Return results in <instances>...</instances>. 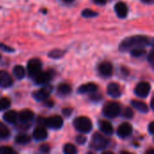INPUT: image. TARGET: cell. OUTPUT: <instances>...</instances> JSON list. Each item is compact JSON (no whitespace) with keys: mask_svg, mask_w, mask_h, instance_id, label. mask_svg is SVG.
<instances>
[{"mask_svg":"<svg viewBox=\"0 0 154 154\" xmlns=\"http://www.w3.org/2000/svg\"><path fill=\"white\" fill-rule=\"evenodd\" d=\"M150 44H152L151 38L144 36V35H135V36H132V37L125 39L121 42L119 48H120V51H127L135 48H143L144 46H147Z\"/></svg>","mask_w":154,"mask_h":154,"instance_id":"cell-1","label":"cell"},{"mask_svg":"<svg viewBox=\"0 0 154 154\" xmlns=\"http://www.w3.org/2000/svg\"><path fill=\"white\" fill-rule=\"evenodd\" d=\"M73 125L77 131L82 134L89 133L92 130V126H93L91 120L87 116L77 117L73 122Z\"/></svg>","mask_w":154,"mask_h":154,"instance_id":"cell-2","label":"cell"},{"mask_svg":"<svg viewBox=\"0 0 154 154\" xmlns=\"http://www.w3.org/2000/svg\"><path fill=\"white\" fill-rule=\"evenodd\" d=\"M108 144V140L104 136L102 135L101 134L99 133H96L93 134L92 136V139H91V147L97 151H100V150H103L105 149Z\"/></svg>","mask_w":154,"mask_h":154,"instance_id":"cell-3","label":"cell"},{"mask_svg":"<svg viewBox=\"0 0 154 154\" xmlns=\"http://www.w3.org/2000/svg\"><path fill=\"white\" fill-rule=\"evenodd\" d=\"M121 112V106L116 102H109L103 108V114L108 118H114L117 116Z\"/></svg>","mask_w":154,"mask_h":154,"instance_id":"cell-4","label":"cell"},{"mask_svg":"<svg viewBox=\"0 0 154 154\" xmlns=\"http://www.w3.org/2000/svg\"><path fill=\"white\" fill-rule=\"evenodd\" d=\"M42 70V62L38 59H32L27 64V71L31 77H34Z\"/></svg>","mask_w":154,"mask_h":154,"instance_id":"cell-5","label":"cell"},{"mask_svg":"<svg viewBox=\"0 0 154 154\" xmlns=\"http://www.w3.org/2000/svg\"><path fill=\"white\" fill-rule=\"evenodd\" d=\"M52 86L51 85H47L43 88H42L41 89L35 91L33 93V97L37 100V101H42L47 99V97L51 95V91H52Z\"/></svg>","mask_w":154,"mask_h":154,"instance_id":"cell-6","label":"cell"},{"mask_svg":"<svg viewBox=\"0 0 154 154\" xmlns=\"http://www.w3.org/2000/svg\"><path fill=\"white\" fill-rule=\"evenodd\" d=\"M52 78V73L49 70L47 71H40L39 73H37L33 79L34 81L37 85H42V84H47Z\"/></svg>","mask_w":154,"mask_h":154,"instance_id":"cell-7","label":"cell"},{"mask_svg":"<svg viewBox=\"0 0 154 154\" xmlns=\"http://www.w3.org/2000/svg\"><path fill=\"white\" fill-rule=\"evenodd\" d=\"M151 91V85L148 82H140L134 89L135 94L140 97H146Z\"/></svg>","mask_w":154,"mask_h":154,"instance_id":"cell-8","label":"cell"},{"mask_svg":"<svg viewBox=\"0 0 154 154\" xmlns=\"http://www.w3.org/2000/svg\"><path fill=\"white\" fill-rule=\"evenodd\" d=\"M44 123L51 129H60L63 125V119L60 116H53L47 118Z\"/></svg>","mask_w":154,"mask_h":154,"instance_id":"cell-9","label":"cell"},{"mask_svg":"<svg viewBox=\"0 0 154 154\" xmlns=\"http://www.w3.org/2000/svg\"><path fill=\"white\" fill-rule=\"evenodd\" d=\"M133 133V127L129 123H123L117 129V135L121 138H126Z\"/></svg>","mask_w":154,"mask_h":154,"instance_id":"cell-10","label":"cell"},{"mask_svg":"<svg viewBox=\"0 0 154 154\" xmlns=\"http://www.w3.org/2000/svg\"><path fill=\"white\" fill-rule=\"evenodd\" d=\"M33 117L34 113L30 109H23L17 115V118L22 123H29L33 119Z\"/></svg>","mask_w":154,"mask_h":154,"instance_id":"cell-11","label":"cell"},{"mask_svg":"<svg viewBox=\"0 0 154 154\" xmlns=\"http://www.w3.org/2000/svg\"><path fill=\"white\" fill-rule=\"evenodd\" d=\"M98 71L99 73L104 77H109L113 73V66L108 61H104L99 64L98 66Z\"/></svg>","mask_w":154,"mask_h":154,"instance_id":"cell-12","label":"cell"},{"mask_svg":"<svg viewBox=\"0 0 154 154\" xmlns=\"http://www.w3.org/2000/svg\"><path fill=\"white\" fill-rule=\"evenodd\" d=\"M13 84V79L6 71H0V87L1 88H9Z\"/></svg>","mask_w":154,"mask_h":154,"instance_id":"cell-13","label":"cell"},{"mask_svg":"<svg viewBox=\"0 0 154 154\" xmlns=\"http://www.w3.org/2000/svg\"><path fill=\"white\" fill-rule=\"evenodd\" d=\"M107 94L112 97H119L122 94L120 86L115 82L110 83L107 87Z\"/></svg>","mask_w":154,"mask_h":154,"instance_id":"cell-14","label":"cell"},{"mask_svg":"<svg viewBox=\"0 0 154 154\" xmlns=\"http://www.w3.org/2000/svg\"><path fill=\"white\" fill-rule=\"evenodd\" d=\"M115 11L120 18H125L128 14V7L124 2H118L115 5Z\"/></svg>","mask_w":154,"mask_h":154,"instance_id":"cell-15","label":"cell"},{"mask_svg":"<svg viewBox=\"0 0 154 154\" xmlns=\"http://www.w3.org/2000/svg\"><path fill=\"white\" fill-rule=\"evenodd\" d=\"M33 138L37 141H42L45 140L48 136V133L46 131V129L42 126H39L37 128L34 129L33 131Z\"/></svg>","mask_w":154,"mask_h":154,"instance_id":"cell-16","label":"cell"},{"mask_svg":"<svg viewBox=\"0 0 154 154\" xmlns=\"http://www.w3.org/2000/svg\"><path fill=\"white\" fill-rule=\"evenodd\" d=\"M97 90V86L95 83L89 82L87 84H84L79 88V93H94Z\"/></svg>","mask_w":154,"mask_h":154,"instance_id":"cell-17","label":"cell"},{"mask_svg":"<svg viewBox=\"0 0 154 154\" xmlns=\"http://www.w3.org/2000/svg\"><path fill=\"white\" fill-rule=\"evenodd\" d=\"M99 128L101 130L102 133L106 134H112L114 132V128L113 125H111L110 122L106 121V120H101L99 121Z\"/></svg>","mask_w":154,"mask_h":154,"instance_id":"cell-18","label":"cell"},{"mask_svg":"<svg viewBox=\"0 0 154 154\" xmlns=\"http://www.w3.org/2000/svg\"><path fill=\"white\" fill-rule=\"evenodd\" d=\"M131 104L135 109H137L138 111H140L142 113H148V111H149V107L144 102L138 101V100H133L131 102Z\"/></svg>","mask_w":154,"mask_h":154,"instance_id":"cell-19","label":"cell"},{"mask_svg":"<svg viewBox=\"0 0 154 154\" xmlns=\"http://www.w3.org/2000/svg\"><path fill=\"white\" fill-rule=\"evenodd\" d=\"M4 119L9 124H14L17 120V113L15 111H7L4 115Z\"/></svg>","mask_w":154,"mask_h":154,"instance_id":"cell-20","label":"cell"},{"mask_svg":"<svg viewBox=\"0 0 154 154\" xmlns=\"http://www.w3.org/2000/svg\"><path fill=\"white\" fill-rule=\"evenodd\" d=\"M13 73H14V75L17 79H22L24 78V76H25V69H24V68H23V66L17 65V66H15V67L14 68Z\"/></svg>","mask_w":154,"mask_h":154,"instance_id":"cell-21","label":"cell"},{"mask_svg":"<svg viewBox=\"0 0 154 154\" xmlns=\"http://www.w3.org/2000/svg\"><path fill=\"white\" fill-rule=\"evenodd\" d=\"M30 141H31V137L24 134H18L15 137V143L18 144H26V143H30Z\"/></svg>","mask_w":154,"mask_h":154,"instance_id":"cell-22","label":"cell"},{"mask_svg":"<svg viewBox=\"0 0 154 154\" xmlns=\"http://www.w3.org/2000/svg\"><path fill=\"white\" fill-rule=\"evenodd\" d=\"M72 88L70 87V85L67 84V83H62L60 85H59L58 87V92L61 95H68L71 92Z\"/></svg>","mask_w":154,"mask_h":154,"instance_id":"cell-23","label":"cell"},{"mask_svg":"<svg viewBox=\"0 0 154 154\" xmlns=\"http://www.w3.org/2000/svg\"><path fill=\"white\" fill-rule=\"evenodd\" d=\"M9 135H10V132H9L7 126L0 122V138L5 139V138L9 137Z\"/></svg>","mask_w":154,"mask_h":154,"instance_id":"cell-24","label":"cell"},{"mask_svg":"<svg viewBox=\"0 0 154 154\" xmlns=\"http://www.w3.org/2000/svg\"><path fill=\"white\" fill-rule=\"evenodd\" d=\"M63 152L66 154H75L78 152V150L75 147V145L71 143H67L63 147Z\"/></svg>","mask_w":154,"mask_h":154,"instance_id":"cell-25","label":"cell"},{"mask_svg":"<svg viewBox=\"0 0 154 154\" xmlns=\"http://www.w3.org/2000/svg\"><path fill=\"white\" fill-rule=\"evenodd\" d=\"M11 106V101L7 97L0 98V110H6Z\"/></svg>","mask_w":154,"mask_h":154,"instance_id":"cell-26","label":"cell"},{"mask_svg":"<svg viewBox=\"0 0 154 154\" xmlns=\"http://www.w3.org/2000/svg\"><path fill=\"white\" fill-rule=\"evenodd\" d=\"M146 53V51L143 48H135L131 50V54L134 57H142Z\"/></svg>","mask_w":154,"mask_h":154,"instance_id":"cell-27","label":"cell"},{"mask_svg":"<svg viewBox=\"0 0 154 154\" xmlns=\"http://www.w3.org/2000/svg\"><path fill=\"white\" fill-rule=\"evenodd\" d=\"M97 14V13L95 12V11H93V10H91V9H85L82 12V15L84 17H87V18H88V17H94Z\"/></svg>","mask_w":154,"mask_h":154,"instance_id":"cell-28","label":"cell"},{"mask_svg":"<svg viewBox=\"0 0 154 154\" xmlns=\"http://www.w3.org/2000/svg\"><path fill=\"white\" fill-rule=\"evenodd\" d=\"M15 153V152L8 146H4V147H0V154H14Z\"/></svg>","mask_w":154,"mask_h":154,"instance_id":"cell-29","label":"cell"},{"mask_svg":"<svg viewBox=\"0 0 154 154\" xmlns=\"http://www.w3.org/2000/svg\"><path fill=\"white\" fill-rule=\"evenodd\" d=\"M123 116L125 118H132L134 116V111H133V109H131L130 107H126L125 110L123 113Z\"/></svg>","mask_w":154,"mask_h":154,"instance_id":"cell-30","label":"cell"},{"mask_svg":"<svg viewBox=\"0 0 154 154\" xmlns=\"http://www.w3.org/2000/svg\"><path fill=\"white\" fill-rule=\"evenodd\" d=\"M61 55H62V51H60V50H55V51H51V52L49 54V56L51 57V58H60Z\"/></svg>","mask_w":154,"mask_h":154,"instance_id":"cell-31","label":"cell"},{"mask_svg":"<svg viewBox=\"0 0 154 154\" xmlns=\"http://www.w3.org/2000/svg\"><path fill=\"white\" fill-rule=\"evenodd\" d=\"M86 137H84V136H82V135H78L77 137H76V142L79 143V144H83V143H86Z\"/></svg>","mask_w":154,"mask_h":154,"instance_id":"cell-32","label":"cell"},{"mask_svg":"<svg viewBox=\"0 0 154 154\" xmlns=\"http://www.w3.org/2000/svg\"><path fill=\"white\" fill-rule=\"evenodd\" d=\"M0 49H2V50H4V51H14V49H12L11 47H7L6 45H5V44H0Z\"/></svg>","mask_w":154,"mask_h":154,"instance_id":"cell-33","label":"cell"},{"mask_svg":"<svg viewBox=\"0 0 154 154\" xmlns=\"http://www.w3.org/2000/svg\"><path fill=\"white\" fill-rule=\"evenodd\" d=\"M40 150H41V152H48L50 151V147H49V145L44 144V145H42V146H41Z\"/></svg>","mask_w":154,"mask_h":154,"instance_id":"cell-34","label":"cell"},{"mask_svg":"<svg viewBox=\"0 0 154 154\" xmlns=\"http://www.w3.org/2000/svg\"><path fill=\"white\" fill-rule=\"evenodd\" d=\"M62 112H63V114H64L65 116H69V115L71 114L72 111H71V109H69V108H64Z\"/></svg>","mask_w":154,"mask_h":154,"instance_id":"cell-35","label":"cell"},{"mask_svg":"<svg viewBox=\"0 0 154 154\" xmlns=\"http://www.w3.org/2000/svg\"><path fill=\"white\" fill-rule=\"evenodd\" d=\"M93 1H94V3H96L97 5H105L107 2V0H93Z\"/></svg>","mask_w":154,"mask_h":154,"instance_id":"cell-36","label":"cell"},{"mask_svg":"<svg viewBox=\"0 0 154 154\" xmlns=\"http://www.w3.org/2000/svg\"><path fill=\"white\" fill-rule=\"evenodd\" d=\"M153 55H154V53H153V51H152L151 52H150V54H149V61L152 64L153 63Z\"/></svg>","mask_w":154,"mask_h":154,"instance_id":"cell-37","label":"cell"},{"mask_svg":"<svg viewBox=\"0 0 154 154\" xmlns=\"http://www.w3.org/2000/svg\"><path fill=\"white\" fill-rule=\"evenodd\" d=\"M91 98L92 99H94L95 101H97V100H100L101 99V95H92V97H91Z\"/></svg>","mask_w":154,"mask_h":154,"instance_id":"cell-38","label":"cell"},{"mask_svg":"<svg viewBox=\"0 0 154 154\" xmlns=\"http://www.w3.org/2000/svg\"><path fill=\"white\" fill-rule=\"evenodd\" d=\"M153 126H154L153 123H151V124H150V125H149V133H150L151 134H153Z\"/></svg>","mask_w":154,"mask_h":154,"instance_id":"cell-39","label":"cell"},{"mask_svg":"<svg viewBox=\"0 0 154 154\" xmlns=\"http://www.w3.org/2000/svg\"><path fill=\"white\" fill-rule=\"evenodd\" d=\"M53 105H54V104H53L52 101H47V102H46V106H52Z\"/></svg>","mask_w":154,"mask_h":154,"instance_id":"cell-40","label":"cell"},{"mask_svg":"<svg viewBox=\"0 0 154 154\" xmlns=\"http://www.w3.org/2000/svg\"><path fill=\"white\" fill-rule=\"evenodd\" d=\"M142 1L145 4H152L153 2V0H142Z\"/></svg>","mask_w":154,"mask_h":154,"instance_id":"cell-41","label":"cell"},{"mask_svg":"<svg viewBox=\"0 0 154 154\" xmlns=\"http://www.w3.org/2000/svg\"><path fill=\"white\" fill-rule=\"evenodd\" d=\"M62 1H64L65 3H72L74 0H62Z\"/></svg>","mask_w":154,"mask_h":154,"instance_id":"cell-42","label":"cell"},{"mask_svg":"<svg viewBox=\"0 0 154 154\" xmlns=\"http://www.w3.org/2000/svg\"><path fill=\"white\" fill-rule=\"evenodd\" d=\"M0 59H1V55H0Z\"/></svg>","mask_w":154,"mask_h":154,"instance_id":"cell-43","label":"cell"}]
</instances>
